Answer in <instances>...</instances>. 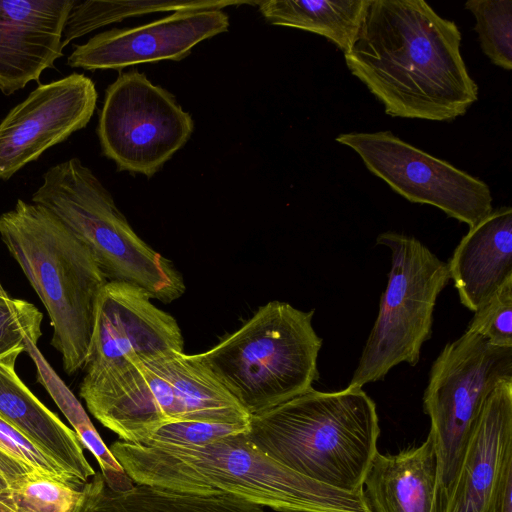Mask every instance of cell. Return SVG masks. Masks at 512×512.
Masks as SVG:
<instances>
[{"label": "cell", "instance_id": "12", "mask_svg": "<svg viewBox=\"0 0 512 512\" xmlns=\"http://www.w3.org/2000/svg\"><path fill=\"white\" fill-rule=\"evenodd\" d=\"M183 345L175 318L142 289L108 281L96 305L84 378L113 375L141 360L183 352Z\"/></svg>", "mask_w": 512, "mask_h": 512}, {"label": "cell", "instance_id": "22", "mask_svg": "<svg viewBox=\"0 0 512 512\" xmlns=\"http://www.w3.org/2000/svg\"><path fill=\"white\" fill-rule=\"evenodd\" d=\"M245 1H77L66 18L62 33V48L72 40L102 26L128 17L152 12L185 11L195 9H222Z\"/></svg>", "mask_w": 512, "mask_h": 512}, {"label": "cell", "instance_id": "2", "mask_svg": "<svg viewBox=\"0 0 512 512\" xmlns=\"http://www.w3.org/2000/svg\"><path fill=\"white\" fill-rule=\"evenodd\" d=\"M247 432L204 445L119 440L109 449L140 485L192 495L226 494L280 512H372L364 490L341 491L305 477L263 452Z\"/></svg>", "mask_w": 512, "mask_h": 512}, {"label": "cell", "instance_id": "31", "mask_svg": "<svg viewBox=\"0 0 512 512\" xmlns=\"http://www.w3.org/2000/svg\"><path fill=\"white\" fill-rule=\"evenodd\" d=\"M27 473L30 472L15 461L0 453V491L10 482Z\"/></svg>", "mask_w": 512, "mask_h": 512}, {"label": "cell", "instance_id": "26", "mask_svg": "<svg viewBox=\"0 0 512 512\" xmlns=\"http://www.w3.org/2000/svg\"><path fill=\"white\" fill-rule=\"evenodd\" d=\"M42 312L32 303L0 298V359L16 349H25L27 340L38 343L42 335Z\"/></svg>", "mask_w": 512, "mask_h": 512}, {"label": "cell", "instance_id": "18", "mask_svg": "<svg viewBox=\"0 0 512 512\" xmlns=\"http://www.w3.org/2000/svg\"><path fill=\"white\" fill-rule=\"evenodd\" d=\"M447 265L461 304L476 311L512 276V208L493 209L470 227Z\"/></svg>", "mask_w": 512, "mask_h": 512}, {"label": "cell", "instance_id": "15", "mask_svg": "<svg viewBox=\"0 0 512 512\" xmlns=\"http://www.w3.org/2000/svg\"><path fill=\"white\" fill-rule=\"evenodd\" d=\"M75 0H0V91L9 96L63 56L62 33Z\"/></svg>", "mask_w": 512, "mask_h": 512}, {"label": "cell", "instance_id": "6", "mask_svg": "<svg viewBox=\"0 0 512 512\" xmlns=\"http://www.w3.org/2000/svg\"><path fill=\"white\" fill-rule=\"evenodd\" d=\"M314 310L273 300L209 350L193 354L211 376L253 415L313 389L322 338Z\"/></svg>", "mask_w": 512, "mask_h": 512}, {"label": "cell", "instance_id": "29", "mask_svg": "<svg viewBox=\"0 0 512 512\" xmlns=\"http://www.w3.org/2000/svg\"><path fill=\"white\" fill-rule=\"evenodd\" d=\"M24 348L37 368L38 381L45 387L57 406L63 412L74 430L91 422L80 402L50 367L37 348V343L27 340Z\"/></svg>", "mask_w": 512, "mask_h": 512}, {"label": "cell", "instance_id": "4", "mask_svg": "<svg viewBox=\"0 0 512 512\" xmlns=\"http://www.w3.org/2000/svg\"><path fill=\"white\" fill-rule=\"evenodd\" d=\"M0 238L48 313L64 371L86 367L98 297L108 282L90 249L49 210L21 199L0 215Z\"/></svg>", "mask_w": 512, "mask_h": 512}, {"label": "cell", "instance_id": "5", "mask_svg": "<svg viewBox=\"0 0 512 512\" xmlns=\"http://www.w3.org/2000/svg\"><path fill=\"white\" fill-rule=\"evenodd\" d=\"M80 396L104 427L133 444L146 443L172 422L247 424L250 419L194 355L184 352L141 360L113 375L83 378Z\"/></svg>", "mask_w": 512, "mask_h": 512}, {"label": "cell", "instance_id": "27", "mask_svg": "<svg viewBox=\"0 0 512 512\" xmlns=\"http://www.w3.org/2000/svg\"><path fill=\"white\" fill-rule=\"evenodd\" d=\"M0 453L29 472L45 473L80 488L84 485L2 418H0Z\"/></svg>", "mask_w": 512, "mask_h": 512}, {"label": "cell", "instance_id": "3", "mask_svg": "<svg viewBox=\"0 0 512 512\" xmlns=\"http://www.w3.org/2000/svg\"><path fill=\"white\" fill-rule=\"evenodd\" d=\"M247 435L293 471L341 491L361 492L378 452L380 427L370 396L347 386L311 389L250 415Z\"/></svg>", "mask_w": 512, "mask_h": 512}, {"label": "cell", "instance_id": "17", "mask_svg": "<svg viewBox=\"0 0 512 512\" xmlns=\"http://www.w3.org/2000/svg\"><path fill=\"white\" fill-rule=\"evenodd\" d=\"M23 351L16 349L0 359V418L85 484L96 472L86 459L77 434L49 410L16 373V360Z\"/></svg>", "mask_w": 512, "mask_h": 512}, {"label": "cell", "instance_id": "25", "mask_svg": "<svg viewBox=\"0 0 512 512\" xmlns=\"http://www.w3.org/2000/svg\"><path fill=\"white\" fill-rule=\"evenodd\" d=\"M467 330L492 345L512 347V276L474 311Z\"/></svg>", "mask_w": 512, "mask_h": 512}, {"label": "cell", "instance_id": "20", "mask_svg": "<svg viewBox=\"0 0 512 512\" xmlns=\"http://www.w3.org/2000/svg\"><path fill=\"white\" fill-rule=\"evenodd\" d=\"M74 512H267L244 499L221 494L192 495L140 485L124 491L110 488L101 472L82 486V498Z\"/></svg>", "mask_w": 512, "mask_h": 512}, {"label": "cell", "instance_id": "13", "mask_svg": "<svg viewBox=\"0 0 512 512\" xmlns=\"http://www.w3.org/2000/svg\"><path fill=\"white\" fill-rule=\"evenodd\" d=\"M97 97L94 82L80 73L38 85L0 122V179L11 178L83 129L94 114Z\"/></svg>", "mask_w": 512, "mask_h": 512}, {"label": "cell", "instance_id": "19", "mask_svg": "<svg viewBox=\"0 0 512 512\" xmlns=\"http://www.w3.org/2000/svg\"><path fill=\"white\" fill-rule=\"evenodd\" d=\"M363 487L372 512H439L432 437L396 454L378 451Z\"/></svg>", "mask_w": 512, "mask_h": 512}, {"label": "cell", "instance_id": "7", "mask_svg": "<svg viewBox=\"0 0 512 512\" xmlns=\"http://www.w3.org/2000/svg\"><path fill=\"white\" fill-rule=\"evenodd\" d=\"M31 200L90 249L107 281L136 286L165 303L184 293L183 278L172 262L135 233L110 192L80 159L50 167Z\"/></svg>", "mask_w": 512, "mask_h": 512}, {"label": "cell", "instance_id": "24", "mask_svg": "<svg viewBox=\"0 0 512 512\" xmlns=\"http://www.w3.org/2000/svg\"><path fill=\"white\" fill-rule=\"evenodd\" d=\"M465 9L475 17L474 30L483 53L496 66L512 69V1L468 0Z\"/></svg>", "mask_w": 512, "mask_h": 512}, {"label": "cell", "instance_id": "8", "mask_svg": "<svg viewBox=\"0 0 512 512\" xmlns=\"http://www.w3.org/2000/svg\"><path fill=\"white\" fill-rule=\"evenodd\" d=\"M377 245L389 248L391 269L379 312L348 384L362 388L381 381L400 363L416 366L432 336L436 300L450 281L448 265L413 236L381 233Z\"/></svg>", "mask_w": 512, "mask_h": 512}, {"label": "cell", "instance_id": "1", "mask_svg": "<svg viewBox=\"0 0 512 512\" xmlns=\"http://www.w3.org/2000/svg\"><path fill=\"white\" fill-rule=\"evenodd\" d=\"M461 32L423 0H370L346 65L391 117L449 122L478 99Z\"/></svg>", "mask_w": 512, "mask_h": 512}, {"label": "cell", "instance_id": "28", "mask_svg": "<svg viewBox=\"0 0 512 512\" xmlns=\"http://www.w3.org/2000/svg\"><path fill=\"white\" fill-rule=\"evenodd\" d=\"M248 430L249 423L179 421L160 427L144 444L204 445Z\"/></svg>", "mask_w": 512, "mask_h": 512}, {"label": "cell", "instance_id": "16", "mask_svg": "<svg viewBox=\"0 0 512 512\" xmlns=\"http://www.w3.org/2000/svg\"><path fill=\"white\" fill-rule=\"evenodd\" d=\"M511 452L512 380H507L485 401L441 512H491L501 470Z\"/></svg>", "mask_w": 512, "mask_h": 512}, {"label": "cell", "instance_id": "14", "mask_svg": "<svg viewBox=\"0 0 512 512\" xmlns=\"http://www.w3.org/2000/svg\"><path fill=\"white\" fill-rule=\"evenodd\" d=\"M229 17L221 9L176 11L152 22L114 28L75 45L67 58L72 68L122 69L161 60L180 61L203 40L226 32Z\"/></svg>", "mask_w": 512, "mask_h": 512}, {"label": "cell", "instance_id": "23", "mask_svg": "<svg viewBox=\"0 0 512 512\" xmlns=\"http://www.w3.org/2000/svg\"><path fill=\"white\" fill-rule=\"evenodd\" d=\"M81 498L82 487L35 471L0 491V512H74Z\"/></svg>", "mask_w": 512, "mask_h": 512}, {"label": "cell", "instance_id": "11", "mask_svg": "<svg viewBox=\"0 0 512 512\" xmlns=\"http://www.w3.org/2000/svg\"><path fill=\"white\" fill-rule=\"evenodd\" d=\"M335 140L356 152L372 174L409 202L432 205L469 228L493 210L484 181L391 131L342 133Z\"/></svg>", "mask_w": 512, "mask_h": 512}, {"label": "cell", "instance_id": "21", "mask_svg": "<svg viewBox=\"0 0 512 512\" xmlns=\"http://www.w3.org/2000/svg\"><path fill=\"white\" fill-rule=\"evenodd\" d=\"M370 0H268L260 1L265 20L321 35L344 54L354 43Z\"/></svg>", "mask_w": 512, "mask_h": 512}, {"label": "cell", "instance_id": "10", "mask_svg": "<svg viewBox=\"0 0 512 512\" xmlns=\"http://www.w3.org/2000/svg\"><path fill=\"white\" fill-rule=\"evenodd\" d=\"M194 124L166 89L144 73L120 74L108 86L97 134L118 170L152 177L189 140Z\"/></svg>", "mask_w": 512, "mask_h": 512}, {"label": "cell", "instance_id": "9", "mask_svg": "<svg viewBox=\"0 0 512 512\" xmlns=\"http://www.w3.org/2000/svg\"><path fill=\"white\" fill-rule=\"evenodd\" d=\"M512 380V347L492 345L467 330L432 363L423 394L437 460L439 512L449 498L485 401Z\"/></svg>", "mask_w": 512, "mask_h": 512}, {"label": "cell", "instance_id": "30", "mask_svg": "<svg viewBox=\"0 0 512 512\" xmlns=\"http://www.w3.org/2000/svg\"><path fill=\"white\" fill-rule=\"evenodd\" d=\"M491 512H512V452L504 461Z\"/></svg>", "mask_w": 512, "mask_h": 512}, {"label": "cell", "instance_id": "32", "mask_svg": "<svg viewBox=\"0 0 512 512\" xmlns=\"http://www.w3.org/2000/svg\"><path fill=\"white\" fill-rule=\"evenodd\" d=\"M9 297L8 293L2 288L0 284V298H6Z\"/></svg>", "mask_w": 512, "mask_h": 512}]
</instances>
